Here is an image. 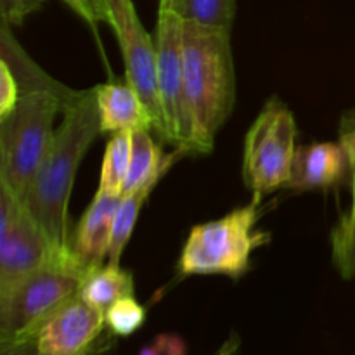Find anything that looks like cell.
<instances>
[{
    "instance_id": "cell-1",
    "label": "cell",
    "mask_w": 355,
    "mask_h": 355,
    "mask_svg": "<svg viewBox=\"0 0 355 355\" xmlns=\"http://www.w3.org/2000/svg\"><path fill=\"white\" fill-rule=\"evenodd\" d=\"M101 134L96 89L73 90L64 103L62 120L55 128L44 163L19 200L52 243L64 252H71L73 232L69 231L68 205L76 172Z\"/></svg>"
},
{
    "instance_id": "cell-2",
    "label": "cell",
    "mask_w": 355,
    "mask_h": 355,
    "mask_svg": "<svg viewBox=\"0 0 355 355\" xmlns=\"http://www.w3.org/2000/svg\"><path fill=\"white\" fill-rule=\"evenodd\" d=\"M182 62L194 155H207L214 149L215 135L231 116L236 103L231 31L182 19Z\"/></svg>"
},
{
    "instance_id": "cell-3",
    "label": "cell",
    "mask_w": 355,
    "mask_h": 355,
    "mask_svg": "<svg viewBox=\"0 0 355 355\" xmlns=\"http://www.w3.org/2000/svg\"><path fill=\"white\" fill-rule=\"evenodd\" d=\"M73 94L62 83L21 90L16 107L0 120V184L17 200L26 194L54 139V121Z\"/></svg>"
},
{
    "instance_id": "cell-4",
    "label": "cell",
    "mask_w": 355,
    "mask_h": 355,
    "mask_svg": "<svg viewBox=\"0 0 355 355\" xmlns=\"http://www.w3.org/2000/svg\"><path fill=\"white\" fill-rule=\"evenodd\" d=\"M262 198L236 208L215 220L194 225L179 260L184 276H227L239 279L250 270L253 252L270 239L269 232L257 231Z\"/></svg>"
},
{
    "instance_id": "cell-5",
    "label": "cell",
    "mask_w": 355,
    "mask_h": 355,
    "mask_svg": "<svg viewBox=\"0 0 355 355\" xmlns=\"http://www.w3.org/2000/svg\"><path fill=\"white\" fill-rule=\"evenodd\" d=\"M85 274L55 263L0 290V345L33 340L42 326L78 297Z\"/></svg>"
},
{
    "instance_id": "cell-6",
    "label": "cell",
    "mask_w": 355,
    "mask_h": 355,
    "mask_svg": "<svg viewBox=\"0 0 355 355\" xmlns=\"http://www.w3.org/2000/svg\"><path fill=\"white\" fill-rule=\"evenodd\" d=\"M297 121L290 107L270 97L245 139L243 180L255 198L286 187L297 148Z\"/></svg>"
},
{
    "instance_id": "cell-7",
    "label": "cell",
    "mask_w": 355,
    "mask_h": 355,
    "mask_svg": "<svg viewBox=\"0 0 355 355\" xmlns=\"http://www.w3.org/2000/svg\"><path fill=\"white\" fill-rule=\"evenodd\" d=\"M55 263L80 269L73 253L59 250L23 203L0 184V290Z\"/></svg>"
},
{
    "instance_id": "cell-8",
    "label": "cell",
    "mask_w": 355,
    "mask_h": 355,
    "mask_svg": "<svg viewBox=\"0 0 355 355\" xmlns=\"http://www.w3.org/2000/svg\"><path fill=\"white\" fill-rule=\"evenodd\" d=\"M155 40L163 139L186 155H194L193 120L184 83L182 17L170 9H159Z\"/></svg>"
},
{
    "instance_id": "cell-9",
    "label": "cell",
    "mask_w": 355,
    "mask_h": 355,
    "mask_svg": "<svg viewBox=\"0 0 355 355\" xmlns=\"http://www.w3.org/2000/svg\"><path fill=\"white\" fill-rule=\"evenodd\" d=\"M107 24L113 28L125 64V82L141 96L155 118V132L163 139L158 94L156 40L146 31L132 0H107Z\"/></svg>"
},
{
    "instance_id": "cell-10",
    "label": "cell",
    "mask_w": 355,
    "mask_h": 355,
    "mask_svg": "<svg viewBox=\"0 0 355 355\" xmlns=\"http://www.w3.org/2000/svg\"><path fill=\"white\" fill-rule=\"evenodd\" d=\"M104 329L103 312L76 297L59 309L33 340L38 355H90Z\"/></svg>"
},
{
    "instance_id": "cell-11",
    "label": "cell",
    "mask_w": 355,
    "mask_h": 355,
    "mask_svg": "<svg viewBox=\"0 0 355 355\" xmlns=\"http://www.w3.org/2000/svg\"><path fill=\"white\" fill-rule=\"evenodd\" d=\"M121 196L96 193L71 236V252L80 269L89 276L104 266L113 238L114 215Z\"/></svg>"
},
{
    "instance_id": "cell-12",
    "label": "cell",
    "mask_w": 355,
    "mask_h": 355,
    "mask_svg": "<svg viewBox=\"0 0 355 355\" xmlns=\"http://www.w3.org/2000/svg\"><path fill=\"white\" fill-rule=\"evenodd\" d=\"M352 166L342 142H314L297 148L286 187L293 191L328 189L349 179Z\"/></svg>"
},
{
    "instance_id": "cell-13",
    "label": "cell",
    "mask_w": 355,
    "mask_h": 355,
    "mask_svg": "<svg viewBox=\"0 0 355 355\" xmlns=\"http://www.w3.org/2000/svg\"><path fill=\"white\" fill-rule=\"evenodd\" d=\"M96 89L101 132L123 134L135 130H155V118L130 83H101Z\"/></svg>"
},
{
    "instance_id": "cell-14",
    "label": "cell",
    "mask_w": 355,
    "mask_h": 355,
    "mask_svg": "<svg viewBox=\"0 0 355 355\" xmlns=\"http://www.w3.org/2000/svg\"><path fill=\"white\" fill-rule=\"evenodd\" d=\"M134 293L135 284L130 270L113 263H104L101 269L94 270L83 279L78 297L106 314L107 309L120 298L130 297Z\"/></svg>"
},
{
    "instance_id": "cell-15",
    "label": "cell",
    "mask_w": 355,
    "mask_h": 355,
    "mask_svg": "<svg viewBox=\"0 0 355 355\" xmlns=\"http://www.w3.org/2000/svg\"><path fill=\"white\" fill-rule=\"evenodd\" d=\"M159 179L151 180L141 189H135L132 193L121 194L120 205H118L116 215H114V225H113V238H111L110 253H107V263L113 266H120L121 255H123L125 248H127L128 241L132 238L135 224H137L139 214H141L142 207L151 196L155 187L158 186Z\"/></svg>"
},
{
    "instance_id": "cell-16",
    "label": "cell",
    "mask_w": 355,
    "mask_h": 355,
    "mask_svg": "<svg viewBox=\"0 0 355 355\" xmlns=\"http://www.w3.org/2000/svg\"><path fill=\"white\" fill-rule=\"evenodd\" d=\"M130 132L111 135V139L106 144V149H104L97 193L111 194V196H121L123 194L128 168H130Z\"/></svg>"
},
{
    "instance_id": "cell-17",
    "label": "cell",
    "mask_w": 355,
    "mask_h": 355,
    "mask_svg": "<svg viewBox=\"0 0 355 355\" xmlns=\"http://www.w3.org/2000/svg\"><path fill=\"white\" fill-rule=\"evenodd\" d=\"M350 208L331 231V260L343 279H355V172L349 177Z\"/></svg>"
},
{
    "instance_id": "cell-18",
    "label": "cell",
    "mask_w": 355,
    "mask_h": 355,
    "mask_svg": "<svg viewBox=\"0 0 355 355\" xmlns=\"http://www.w3.org/2000/svg\"><path fill=\"white\" fill-rule=\"evenodd\" d=\"M170 10L189 23L231 31L236 17V0H175Z\"/></svg>"
},
{
    "instance_id": "cell-19",
    "label": "cell",
    "mask_w": 355,
    "mask_h": 355,
    "mask_svg": "<svg viewBox=\"0 0 355 355\" xmlns=\"http://www.w3.org/2000/svg\"><path fill=\"white\" fill-rule=\"evenodd\" d=\"M106 319V329L114 336H130L137 329L142 328L146 321V309L134 298L123 297L111 305L104 314Z\"/></svg>"
},
{
    "instance_id": "cell-20",
    "label": "cell",
    "mask_w": 355,
    "mask_h": 355,
    "mask_svg": "<svg viewBox=\"0 0 355 355\" xmlns=\"http://www.w3.org/2000/svg\"><path fill=\"white\" fill-rule=\"evenodd\" d=\"M21 97V85L7 61H0V120L16 107Z\"/></svg>"
},
{
    "instance_id": "cell-21",
    "label": "cell",
    "mask_w": 355,
    "mask_h": 355,
    "mask_svg": "<svg viewBox=\"0 0 355 355\" xmlns=\"http://www.w3.org/2000/svg\"><path fill=\"white\" fill-rule=\"evenodd\" d=\"M44 6V0H0L2 21L10 26H19L30 14Z\"/></svg>"
},
{
    "instance_id": "cell-22",
    "label": "cell",
    "mask_w": 355,
    "mask_h": 355,
    "mask_svg": "<svg viewBox=\"0 0 355 355\" xmlns=\"http://www.w3.org/2000/svg\"><path fill=\"white\" fill-rule=\"evenodd\" d=\"M187 345L179 335H163L156 336L153 342H149L139 355H186Z\"/></svg>"
},
{
    "instance_id": "cell-23",
    "label": "cell",
    "mask_w": 355,
    "mask_h": 355,
    "mask_svg": "<svg viewBox=\"0 0 355 355\" xmlns=\"http://www.w3.org/2000/svg\"><path fill=\"white\" fill-rule=\"evenodd\" d=\"M89 24L107 23V0H64Z\"/></svg>"
},
{
    "instance_id": "cell-24",
    "label": "cell",
    "mask_w": 355,
    "mask_h": 355,
    "mask_svg": "<svg viewBox=\"0 0 355 355\" xmlns=\"http://www.w3.org/2000/svg\"><path fill=\"white\" fill-rule=\"evenodd\" d=\"M340 142L350 156V166L355 172V111L343 114L340 123Z\"/></svg>"
},
{
    "instance_id": "cell-25",
    "label": "cell",
    "mask_w": 355,
    "mask_h": 355,
    "mask_svg": "<svg viewBox=\"0 0 355 355\" xmlns=\"http://www.w3.org/2000/svg\"><path fill=\"white\" fill-rule=\"evenodd\" d=\"M0 355H38L35 340L0 345Z\"/></svg>"
},
{
    "instance_id": "cell-26",
    "label": "cell",
    "mask_w": 355,
    "mask_h": 355,
    "mask_svg": "<svg viewBox=\"0 0 355 355\" xmlns=\"http://www.w3.org/2000/svg\"><path fill=\"white\" fill-rule=\"evenodd\" d=\"M239 347H241V340L238 335H231L214 354L210 355H238Z\"/></svg>"
},
{
    "instance_id": "cell-27",
    "label": "cell",
    "mask_w": 355,
    "mask_h": 355,
    "mask_svg": "<svg viewBox=\"0 0 355 355\" xmlns=\"http://www.w3.org/2000/svg\"><path fill=\"white\" fill-rule=\"evenodd\" d=\"M175 0H159V9H172Z\"/></svg>"
}]
</instances>
